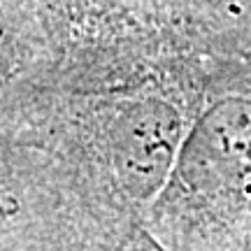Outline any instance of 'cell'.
Segmentation results:
<instances>
[{"label": "cell", "mask_w": 251, "mask_h": 251, "mask_svg": "<svg viewBox=\"0 0 251 251\" xmlns=\"http://www.w3.org/2000/svg\"><path fill=\"white\" fill-rule=\"evenodd\" d=\"M251 177V102L226 98L198 119L181 142L177 179L198 196L240 191Z\"/></svg>", "instance_id": "obj_1"}, {"label": "cell", "mask_w": 251, "mask_h": 251, "mask_svg": "<svg viewBox=\"0 0 251 251\" xmlns=\"http://www.w3.org/2000/svg\"><path fill=\"white\" fill-rule=\"evenodd\" d=\"M181 119L163 100H140L121 112L112 133V153L119 179L135 198L153 196L177 163Z\"/></svg>", "instance_id": "obj_2"}, {"label": "cell", "mask_w": 251, "mask_h": 251, "mask_svg": "<svg viewBox=\"0 0 251 251\" xmlns=\"http://www.w3.org/2000/svg\"><path fill=\"white\" fill-rule=\"evenodd\" d=\"M12 61H14V54H12V42H9L7 30L0 26V81L9 75V70H12Z\"/></svg>", "instance_id": "obj_3"}, {"label": "cell", "mask_w": 251, "mask_h": 251, "mask_svg": "<svg viewBox=\"0 0 251 251\" xmlns=\"http://www.w3.org/2000/svg\"><path fill=\"white\" fill-rule=\"evenodd\" d=\"M126 251H163L158 244L153 242L149 235L144 233H135V237L126 244Z\"/></svg>", "instance_id": "obj_4"}]
</instances>
